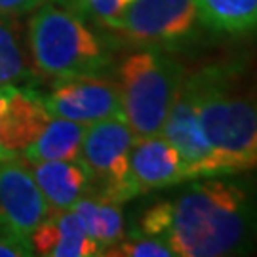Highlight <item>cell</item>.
<instances>
[{"instance_id": "7a4b0ae2", "label": "cell", "mask_w": 257, "mask_h": 257, "mask_svg": "<svg viewBox=\"0 0 257 257\" xmlns=\"http://www.w3.org/2000/svg\"><path fill=\"white\" fill-rule=\"evenodd\" d=\"M242 61H217L187 74L198 118L225 174L257 172V86Z\"/></svg>"}, {"instance_id": "2e32d148", "label": "cell", "mask_w": 257, "mask_h": 257, "mask_svg": "<svg viewBox=\"0 0 257 257\" xmlns=\"http://www.w3.org/2000/svg\"><path fill=\"white\" fill-rule=\"evenodd\" d=\"M71 210L80 217L86 232L101 246L103 251H107L110 246H114L126 236L124 213L120 204L86 194Z\"/></svg>"}, {"instance_id": "277c9868", "label": "cell", "mask_w": 257, "mask_h": 257, "mask_svg": "<svg viewBox=\"0 0 257 257\" xmlns=\"http://www.w3.org/2000/svg\"><path fill=\"white\" fill-rule=\"evenodd\" d=\"M187 69L170 52L138 48L118 65L122 118L136 138L160 134Z\"/></svg>"}, {"instance_id": "ac0fdd59", "label": "cell", "mask_w": 257, "mask_h": 257, "mask_svg": "<svg viewBox=\"0 0 257 257\" xmlns=\"http://www.w3.org/2000/svg\"><path fill=\"white\" fill-rule=\"evenodd\" d=\"M61 6L73 10L84 19H92L107 29H114L116 21L134 0H59Z\"/></svg>"}, {"instance_id": "5b68a950", "label": "cell", "mask_w": 257, "mask_h": 257, "mask_svg": "<svg viewBox=\"0 0 257 257\" xmlns=\"http://www.w3.org/2000/svg\"><path fill=\"white\" fill-rule=\"evenodd\" d=\"M138 48L183 50L206 31L194 0H134L112 29Z\"/></svg>"}, {"instance_id": "ba28073f", "label": "cell", "mask_w": 257, "mask_h": 257, "mask_svg": "<svg viewBox=\"0 0 257 257\" xmlns=\"http://www.w3.org/2000/svg\"><path fill=\"white\" fill-rule=\"evenodd\" d=\"M160 134L177 149V153L191 168L194 179L225 174L213 149L206 139L189 76L183 78Z\"/></svg>"}, {"instance_id": "7c38bea8", "label": "cell", "mask_w": 257, "mask_h": 257, "mask_svg": "<svg viewBox=\"0 0 257 257\" xmlns=\"http://www.w3.org/2000/svg\"><path fill=\"white\" fill-rule=\"evenodd\" d=\"M31 246L38 255L93 257L105 255L103 248L86 232L73 210L48 211L46 219L31 232Z\"/></svg>"}, {"instance_id": "52a82bcc", "label": "cell", "mask_w": 257, "mask_h": 257, "mask_svg": "<svg viewBox=\"0 0 257 257\" xmlns=\"http://www.w3.org/2000/svg\"><path fill=\"white\" fill-rule=\"evenodd\" d=\"M40 97L52 116L74 120L86 126L122 116L118 84L105 74L55 78L50 92L40 93Z\"/></svg>"}, {"instance_id": "5bb4252c", "label": "cell", "mask_w": 257, "mask_h": 257, "mask_svg": "<svg viewBox=\"0 0 257 257\" xmlns=\"http://www.w3.org/2000/svg\"><path fill=\"white\" fill-rule=\"evenodd\" d=\"M84 134H86V124L52 116L46 128L42 130V134L23 151L21 158L29 164L46 162V160L80 158Z\"/></svg>"}, {"instance_id": "30bf717a", "label": "cell", "mask_w": 257, "mask_h": 257, "mask_svg": "<svg viewBox=\"0 0 257 257\" xmlns=\"http://www.w3.org/2000/svg\"><path fill=\"white\" fill-rule=\"evenodd\" d=\"M50 118L52 114L44 107L40 92L31 86H0V153L6 158L21 156Z\"/></svg>"}, {"instance_id": "3957f363", "label": "cell", "mask_w": 257, "mask_h": 257, "mask_svg": "<svg viewBox=\"0 0 257 257\" xmlns=\"http://www.w3.org/2000/svg\"><path fill=\"white\" fill-rule=\"evenodd\" d=\"M29 50L38 76L69 78L105 74L112 65V46L61 4H40L29 23Z\"/></svg>"}, {"instance_id": "e0dca14e", "label": "cell", "mask_w": 257, "mask_h": 257, "mask_svg": "<svg viewBox=\"0 0 257 257\" xmlns=\"http://www.w3.org/2000/svg\"><path fill=\"white\" fill-rule=\"evenodd\" d=\"M40 76L29 63L21 38L10 18L0 16V86L37 84Z\"/></svg>"}, {"instance_id": "9c48e42d", "label": "cell", "mask_w": 257, "mask_h": 257, "mask_svg": "<svg viewBox=\"0 0 257 257\" xmlns=\"http://www.w3.org/2000/svg\"><path fill=\"white\" fill-rule=\"evenodd\" d=\"M48 211L29 162L21 156L0 160V227L29 238Z\"/></svg>"}, {"instance_id": "4fadbf2b", "label": "cell", "mask_w": 257, "mask_h": 257, "mask_svg": "<svg viewBox=\"0 0 257 257\" xmlns=\"http://www.w3.org/2000/svg\"><path fill=\"white\" fill-rule=\"evenodd\" d=\"M29 168L50 211L71 210L82 196L90 194L92 174L82 158L35 162Z\"/></svg>"}, {"instance_id": "d6986e66", "label": "cell", "mask_w": 257, "mask_h": 257, "mask_svg": "<svg viewBox=\"0 0 257 257\" xmlns=\"http://www.w3.org/2000/svg\"><path fill=\"white\" fill-rule=\"evenodd\" d=\"M105 255L112 257H175L172 248L166 244L164 240L149 236L143 232H132L126 234L124 238L110 246Z\"/></svg>"}, {"instance_id": "8992f818", "label": "cell", "mask_w": 257, "mask_h": 257, "mask_svg": "<svg viewBox=\"0 0 257 257\" xmlns=\"http://www.w3.org/2000/svg\"><path fill=\"white\" fill-rule=\"evenodd\" d=\"M134 139V132L122 116L86 126L80 158L92 174L90 194L116 204L139 196L130 170V151Z\"/></svg>"}, {"instance_id": "8fae6325", "label": "cell", "mask_w": 257, "mask_h": 257, "mask_svg": "<svg viewBox=\"0 0 257 257\" xmlns=\"http://www.w3.org/2000/svg\"><path fill=\"white\" fill-rule=\"evenodd\" d=\"M130 170L139 194L177 187L194 179L189 164L162 134L134 139Z\"/></svg>"}, {"instance_id": "7402d4cb", "label": "cell", "mask_w": 257, "mask_h": 257, "mask_svg": "<svg viewBox=\"0 0 257 257\" xmlns=\"http://www.w3.org/2000/svg\"><path fill=\"white\" fill-rule=\"evenodd\" d=\"M253 35H257V29H255V33H253Z\"/></svg>"}, {"instance_id": "ffe728a7", "label": "cell", "mask_w": 257, "mask_h": 257, "mask_svg": "<svg viewBox=\"0 0 257 257\" xmlns=\"http://www.w3.org/2000/svg\"><path fill=\"white\" fill-rule=\"evenodd\" d=\"M35 255V249L31 246L27 236H21L18 232L0 227V257H29Z\"/></svg>"}, {"instance_id": "9a60e30c", "label": "cell", "mask_w": 257, "mask_h": 257, "mask_svg": "<svg viewBox=\"0 0 257 257\" xmlns=\"http://www.w3.org/2000/svg\"><path fill=\"white\" fill-rule=\"evenodd\" d=\"M206 31L213 35H253L257 29V0H194Z\"/></svg>"}, {"instance_id": "44dd1931", "label": "cell", "mask_w": 257, "mask_h": 257, "mask_svg": "<svg viewBox=\"0 0 257 257\" xmlns=\"http://www.w3.org/2000/svg\"><path fill=\"white\" fill-rule=\"evenodd\" d=\"M40 4H44V0H0V16L6 18L23 16L37 10Z\"/></svg>"}, {"instance_id": "6da1fadb", "label": "cell", "mask_w": 257, "mask_h": 257, "mask_svg": "<svg viewBox=\"0 0 257 257\" xmlns=\"http://www.w3.org/2000/svg\"><path fill=\"white\" fill-rule=\"evenodd\" d=\"M139 232L164 240L175 257L248 255L257 249V181L246 174L191 179L151 206Z\"/></svg>"}]
</instances>
